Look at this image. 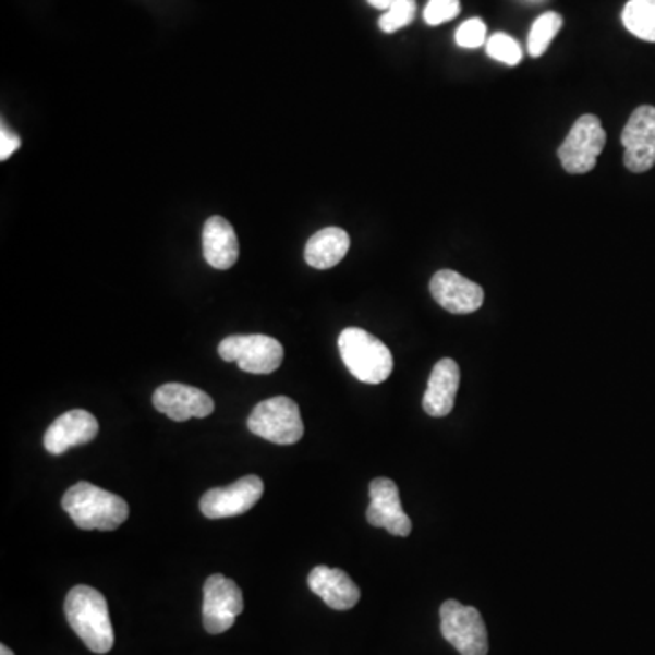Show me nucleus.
Masks as SVG:
<instances>
[{"label":"nucleus","mask_w":655,"mask_h":655,"mask_svg":"<svg viewBox=\"0 0 655 655\" xmlns=\"http://www.w3.org/2000/svg\"><path fill=\"white\" fill-rule=\"evenodd\" d=\"M461 369L453 359H441L429 374L428 388L423 397L424 412L432 417H447L456 404Z\"/></svg>","instance_id":"15"},{"label":"nucleus","mask_w":655,"mask_h":655,"mask_svg":"<svg viewBox=\"0 0 655 655\" xmlns=\"http://www.w3.org/2000/svg\"><path fill=\"white\" fill-rule=\"evenodd\" d=\"M265 483L257 475H246L227 488H211L201 497V512L208 519L243 515L259 502Z\"/></svg>","instance_id":"9"},{"label":"nucleus","mask_w":655,"mask_h":655,"mask_svg":"<svg viewBox=\"0 0 655 655\" xmlns=\"http://www.w3.org/2000/svg\"><path fill=\"white\" fill-rule=\"evenodd\" d=\"M219 355L227 363H238L246 374H274L282 364L284 348L274 337L230 336L219 344Z\"/></svg>","instance_id":"5"},{"label":"nucleus","mask_w":655,"mask_h":655,"mask_svg":"<svg viewBox=\"0 0 655 655\" xmlns=\"http://www.w3.org/2000/svg\"><path fill=\"white\" fill-rule=\"evenodd\" d=\"M622 24L638 39L655 43V0H628Z\"/></svg>","instance_id":"19"},{"label":"nucleus","mask_w":655,"mask_h":655,"mask_svg":"<svg viewBox=\"0 0 655 655\" xmlns=\"http://www.w3.org/2000/svg\"><path fill=\"white\" fill-rule=\"evenodd\" d=\"M441 633L461 655L488 654V632L480 610L459 601H447L441 606Z\"/></svg>","instance_id":"7"},{"label":"nucleus","mask_w":655,"mask_h":655,"mask_svg":"<svg viewBox=\"0 0 655 655\" xmlns=\"http://www.w3.org/2000/svg\"><path fill=\"white\" fill-rule=\"evenodd\" d=\"M368 2L377 10H385V12L393 4V0H368Z\"/></svg>","instance_id":"26"},{"label":"nucleus","mask_w":655,"mask_h":655,"mask_svg":"<svg viewBox=\"0 0 655 655\" xmlns=\"http://www.w3.org/2000/svg\"><path fill=\"white\" fill-rule=\"evenodd\" d=\"M154 407L165 413L171 421L184 423L187 419H204L211 415L215 402L206 391L195 386L168 383L155 390Z\"/></svg>","instance_id":"12"},{"label":"nucleus","mask_w":655,"mask_h":655,"mask_svg":"<svg viewBox=\"0 0 655 655\" xmlns=\"http://www.w3.org/2000/svg\"><path fill=\"white\" fill-rule=\"evenodd\" d=\"M486 40H488V37H486V24L481 19H469L456 32V43L461 48H466V50L481 48V46L486 45Z\"/></svg>","instance_id":"24"},{"label":"nucleus","mask_w":655,"mask_h":655,"mask_svg":"<svg viewBox=\"0 0 655 655\" xmlns=\"http://www.w3.org/2000/svg\"><path fill=\"white\" fill-rule=\"evenodd\" d=\"M203 624L211 635L227 632L244 610L243 592L233 579L214 573L203 589Z\"/></svg>","instance_id":"8"},{"label":"nucleus","mask_w":655,"mask_h":655,"mask_svg":"<svg viewBox=\"0 0 655 655\" xmlns=\"http://www.w3.org/2000/svg\"><path fill=\"white\" fill-rule=\"evenodd\" d=\"M248 428L252 434L276 445H295L304 435L298 402L284 396L259 402L250 413Z\"/></svg>","instance_id":"4"},{"label":"nucleus","mask_w":655,"mask_h":655,"mask_svg":"<svg viewBox=\"0 0 655 655\" xmlns=\"http://www.w3.org/2000/svg\"><path fill=\"white\" fill-rule=\"evenodd\" d=\"M429 292L437 304L450 314H472L485 301V292L477 282L453 270L437 271L429 282Z\"/></svg>","instance_id":"13"},{"label":"nucleus","mask_w":655,"mask_h":655,"mask_svg":"<svg viewBox=\"0 0 655 655\" xmlns=\"http://www.w3.org/2000/svg\"><path fill=\"white\" fill-rule=\"evenodd\" d=\"M369 502L366 519L375 529H385L397 537H407L412 532V521L402 510L399 488L388 477H377L369 483Z\"/></svg>","instance_id":"11"},{"label":"nucleus","mask_w":655,"mask_h":655,"mask_svg":"<svg viewBox=\"0 0 655 655\" xmlns=\"http://www.w3.org/2000/svg\"><path fill=\"white\" fill-rule=\"evenodd\" d=\"M339 352L350 374L361 383H385L393 369V357L385 342L361 328H347L339 336Z\"/></svg>","instance_id":"3"},{"label":"nucleus","mask_w":655,"mask_h":655,"mask_svg":"<svg viewBox=\"0 0 655 655\" xmlns=\"http://www.w3.org/2000/svg\"><path fill=\"white\" fill-rule=\"evenodd\" d=\"M62 508L81 530H117L130 515L122 497L81 481L62 497Z\"/></svg>","instance_id":"2"},{"label":"nucleus","mask_w":655,"mask_h":655,"mask_svg":"<svg viewBox=\"0 0 655 655\" xmlns=\"http://www.w3.org/2000/svg\"><path fill=\"white\" fill-rule=\"evenodd\" d=\"M461 13V0H429L424 8V23L439 26L458 17Z\"/></svg>","instance_id":"23"},{"label":"nucleus","mask_w":655,"mask_h":655,"mask_svg":"<svg viewBox=\"0 0 655 655\" xmlns=\"http://www.w3.org/2000/svg\"><path fill=\"white\" fill-rule=\"evenodd\" d=\"M606 133L599 117L583 116L573 122L572 130L559 146L562 168L573 175H583L594 170L597 157L605 148Z\"/></svg>","instance_id":"6"},{"label":"nucleus","mask_w":655,"mask_h":655,"mask_svg":"<svg viewBox=\"0 0 655 655\" xmlns=\"http://www.w3.org/2000/svg\"><path fill=\"white\" fill-rule=\"evenodd\" d=\"M308 586L333 610H350L361 599L357 584L339 568L315 567L310 572Z\"/></svg>","instance_id":"16"},{"label":"nucleus","mask_w":655,"mask_h":655,"mask_svg":"<svg viewBox=\"0 0 655 655\" xmlns=\"http://www.w3.org/2000/svg\"><path fill=\"white\" fill-rule=\"evenodd\" d=\"M350 250V235L342 228H325L310 238L304 260L315 270H328L339 265Z\"/></svg>","instance_id":"18"},{"label":"nucleus","mask_w":655,"mask_h":655,"mask_svg":"<svg viewBox=\"0 0 655 655\" xmlns=\"http://www.w3.org/2000/svg\"><path fill=\"white\" fill-rule=\"evenodd\" d=\"M0 655H15V654H13L12 650L8 648L7 644H2V646H0Z\"/></svg>","instance_id":"27"},{"label":"nucleus","mask_w":655,"mask_h":655,"mask_svg":"<svg viewBox=\"0 0 655 655\" xmlns=\"http://www.w3.org/2000/svg\"><path fill=\"white\" fill-rule=\"evenodd\" d=\"M624 166L633 173H644L655 165V108L639 106L622 130Z\"/></svg>","instance_id":"10"},{"label":"nucleus","mask_w":655,"mask_h":655,"mask_svg":"<svg viewBox=\"0 0 655 655\" xmlns=\"http://www.w3.org/2000/svg\"><path fill=\"white\" fill-rule=\"evenodd\" d=\"M64 611L73 632L94 654H108L113 648L116 635L111 627L110 610L99 590L78 584L70 590L64 601Z\"/></svg>","instance_id":"1"},{"label":"nucleus","mask_w":655,"mask_h":655,"mask_svg":"<svg viewBox=\"0 0 655 655\" xmlns=\"http://www.w3.org/2000/svg\"><path fill=\"white\" fill-rule=\"evenodd\" d=\"M486 53L494 61L502 62L507 66H518L523 61V50L518 40L507 34H494L486 40Z\"/></svg>","instance_id":"22"},{"label":"nucleus","mask_w":655,"mask_h":655,"mask_svg":"<svg viewBox=\"0 0 655 655\" xmlns=\"http://www.w3.org/2000/svg\"><path fill=\"white\" fill-rule=\"evenodd\" d=\"M99 434V421L86 410H72L62 413L48 426L45 434V448L53 456H61L70 448L83 447L94 441Z\"/></svg>","instance_id":"14"},{"label":"nucleus","mask_w":655,"mask_h":655,"mask_svg":"<svg viewBox=\"0 0 655 655\" xmlns=\"http://www.w3.org/2000/svg\"><path fill=\"white\" fill-rule=\"evenodd\" d=\"M21 148V138L19 135L8 130L7 126L0 128V160H8L17 149Z\"/></svg>","instance_id":"25"},{"label":"nucleus","mask_w":655,"mask_h":655,"mask_svg":"<svg viewBox=\"0 0 655 655\" xmlns=\"http://www.w3.org/2000/svg\"><path fill=\"white\" fill-rule=\"evenodd\" d=\"M203 255L206 263L215 270H230L238 263V235L225 217L214 215L204 225Z\"/></svg>","instance_id":"17"},{"label":"nucleus","mask_w":655,"mask_h":655,"mask_svg":"<svg viewBox=\"0 0 655 655\" xmlns=\"http://www.w3.org/2000/svg\"><path fill=\"white\" fill-rule=\"evenodd\" d=\"M562 17L559 13L548 12L543 13L530 29L529 35V53L532 57H541L550 48L551 40L556 39V35L561 32Z\"/></svg>","instance_id":"20"},{"label":"nucleus","mask_w":655,"mask_h":655,"mask_svg":"<svg viewBox=\"0 0 655 655\" xmlns=\"http://www.w3.org/2000/svg\"><path fill=\"white\" fill-rule=\"evenodd\" d=\"M537 2H539V0H537Z\"/></svg>","instance_id":"28"},{"label":"nucleus","mask_w":655,"mask_h":655,"mask_svg":"<svg viewBox=\"0 0 655 655\" xmlns=\"http://www.w3.org/2000/svg\"><path fill=\"white\" fill-rule=\"evenodd\" d=\"M417 13V2L415 0H393L388 10L379 19V28L385 34H396L401 28H407L412 23Z\"/></svg>","instance_id":"21"}]
</instances>
